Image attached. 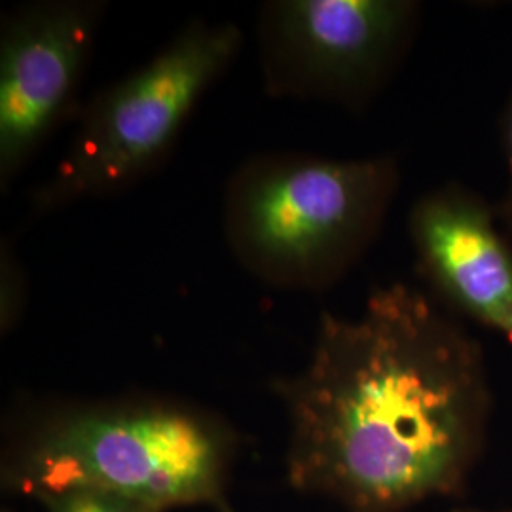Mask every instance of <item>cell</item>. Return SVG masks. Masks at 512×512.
Masks as SVG:
<instances>
[{
	"mask_svg": "<svg viewBox=\"0 0 512 512\" xmlns=\"http://www.w3.org/2000/svg\"><path fill=\"white\" fill-rule=\"evenodd\" d=\"M50 512H160L143 503L99 490H73L46 501Z\"/></svg>",
	"mask_w": 512,
	"mask_h": 512,
	"instance_id": "obj_8",
	"label": "cell"
},
{
	"mask_svg": "<svg viewBox=\"0 0 512 512\" xmlns=\"http://www.w3.org/2000/svg\"><path fill=\"white\" fill-rule=\"evenodd\" d=\"M408 230L433 293L512 346V239L495 205L463 184H442L412 205Z\"/></svg>",
	"mask_w": 512,
	"mask_h": 512,
	"instance_id": "obj_7",
	"label": "cell"
},
{
	"mask_svg": "<svg viewBox=\"0 0 512 512\" xmlns=\"http://www.w3.org/2000/svg\"><path fill=\"white\" fill-rule=\"evenodd\" d=\"M234 23H190L162 52L101 93L82 116L38 211L118 192L171 147L188 114L241 48Z\"/></svg>",
	"mask_w": 512,
	"mask_h": 512,
	"instance_id": "obj_4",
	"label": "cell"
},
{
	"mask_svg": "<svg viewBox=\"0 0 512 512\" xmlns=\"http://www.w3.org/2000/svg\"><path fill=\"white\" fill-rule=\"evenodd\" d=\"M23 306V275L10 253L2 251V327L14 323Z\"/></svg>",
	"mask_w": 512,
	"mask_h": 512,
	"instance_id": "obj_10",
	"label": "cell"
},
{
	"mask_svg": "<svg viewBox=\"0 0 512 512\" xmlns=\"http://www.w3.org/2000/svg\"><path fill=\"white\" fill-rule=\"evenodd\" d=\"M501 148H503V160L507 169V184L505 192L499 203L495 205L497 220L505 234L512 239V92L505 103V109L501 112Z\"/></svg>",
	"mask_w": 512,
	"mask_h": 512,
	"instance_id": "obj_9",
	"label": "cell"
},
{
	"mask_svg": "<svg viewBox=\"0 0 512 512\" xmlns=\"http://www.w3.org/2000/svg\"><path fill=\"white\" fill-rule=\"evenodd\" d=\"M224 465L226 439L213 421L175 404H126L46 425L21 459L19 484L44 501L99 490L160 512L219 507Z\"/></svg>",
	"mask_w": 512,
	"mask_h": 512,
	"instance_id": "obj_3",
	"label": "cell"
},
{
	"mask_svg": "<svg viewBox=\"0 0 512 512\" xmlns=\"http://www.w3.org/2000/svg\"><path fill=\"white\" fill-rule=\"evenodd\" d=\"M399 181L393 156L256 160L228 190V239L266 283L327 287L374 243Z\"/></svg>",
	"mask_w": 512,
	"mask_h": 512,
	"instance_id": "obj_2",
	"label": "cell"
},
{
	"mask_svg": "<svg viewBox=\"0 0 512 512\" xmlns=\"http://www.w3.org/2000/svg\"><path fill=\"white\" fill-rule=\"evenodd\" d=\"M103 14L101 2L19 8L0 37V181L10 186L67 116Z\"/></svg>",
	"mask_w": 512,
	"mask_h": 512,
	"instance_id": "obj_6",
	"label": "cell"
},
{
	"mask_svg": "<svg viewBox=\"0 0 512 512\" xmlns=\"http://www.w3.org/2000/svg\"><path fill=\"white\" fill-rule=\"evenodd\" d=\"M412 0H283L266 8L264 71L279 93L361 105L418 27Z\"/></svg>",
	"mask_w": 512,
	"mask_h": 512,
	"instance_id": "obj_5",
	"label": "cell"
},
{
	"mask_svg": "<svg viewBox=\"0 0 512 512\" xmlns=\"http://www.w3.org/2000/svg\"><path fill=\"white\" fill-rule=\"evenodd\" d=\"M277 391L291 482L353 512L458 490L492 408L475 336L404 283L374 289L355 317L323 313L308 365Z\"/></svg>",
	"mask_w": 512,
	"mask_h": 512,
	"instance_id": "obj_1",
	"label": "cell"
}]
</instances>
